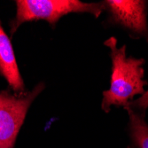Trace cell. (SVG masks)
Listing matches in <instances>:
<instances>
[{"instance_id":"cell-6","label":"cell","mask_w":148,"mask_h":148,"mask_svg":"<svg viewBox=\"0 0 148 148\" xmlns=\"http://www.w3.org/2000/svg\"><path fill=\"white\" fill-rule=\"evenodd\" d=\"M129 114V132L136 148H148V124L144 117L134 110L125 107Z\"/></svg>"},{"instance_id":"cell-4","label":"cell","mask_w":148,"mask_h":148,"mask_svg":"<svg viewBox=\"0 0 148 148\" xmlns=\"http://www.w3.org/2000/svg\"><path fill=\"white\" fill-rule=\"evenodd\" d=\"M110 21L148 41L147 2L142 0H107L103 2Z\"/></svg>"},{"instance_id":"cell-7","label":"cell","mask_w":148,"mask_h":148,"mask_svg":"<svg viewBox=\"0 0 148 148\" xmlns=\"http://www.w3.org/2000/svg\"><path fill=\"white\" fill-rule=\"evenodd\" d=\"M125 107H129V108L134 110L140 115L144 116L145 110L148 107V90L145 91L140 98H138L135 101L129 102Z\"/></svg>"},{"instance_id":"cell-5","label":"cell","mask_w":148,"mask_h":148,"mask_svg":"<svg viewBox=\"0 0 148 148\" xmlns=\"http://www.w3.org/2000/svg\"><path fill=\"white\" fill-rule=\"evenodd\" d=\"M0 74L9 86L20 94L24 91V83L20 74L14 51L9 37L0 25Z\"/></svg>"},{"instance_id":"cell-1","label":"cell","mask_w":148,"mask_h":148,"mask_svg":"<svg viewBox=\"0 0 148 148\" xmlns=\"http://www.w3.org/2000/svg\"><path fill=\"white\" fill-rule=\"evenodd\" d=\"M105 45L111 50L112 75L110 88L103 92L102 109L109 112L112 106L125 107L136 95L145 92L144 80V59L126 56V45L117 47V40L112 36L105 41Z\"/></svg>"},{"instance_id":"cell-2","label":"cell","mask_w":148,"mask_h":148,"mask_svg":"<svg viewBox=\"0 0 148 148\" xmlns=\"http://www.w3.org/2000/svg\"><path fill=\"white\" fill-rule=\"evenodd\" d=\"M16 5L12 33L26 21L45 20L54 25L62 16L71 12H88L98 18L105 10L103 3H84L78 0H18Z\"/></svg>"},{"instance_id":"cell-3","label":"cell","mask_w":148,"mask_h":148,"mask_svg":"<svg viewBox=\"0 0 148 148\" xmlns=\"http://www.w3.org/2000/svg\"><path fill=\"white\" fill-rule=\"evenodd\" d=\"M44 87V84H39L31 91L18 95L9 90L0 92V148L14 147L27 112Z\"/></svg>"}]
</instances>
